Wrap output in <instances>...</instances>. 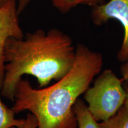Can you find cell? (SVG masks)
I'll use <instances>...</instances> for the list:
<instances>
[{
    "instance_id": "3",
    "label": "cell",
    "mask_w": 128,
    "mask_h": 128,
    "mask_svg": "<svg viewBox=\"0 0 128 128\" xmlns=\"http://www.w3.org/2000/svg\"><path fill=\"white\" fill-rule=\"evenodd\" d=\"M119 78L111 70H106L84 92V99L96 120L103 122L116 114L127 98V92Z\"/></svg>"
},
{
    "instance_id": "11",
    "label": "cell",
    "mask_w": 128,
    "mask_h": 128,
    "mask_svg": "<svg viewBox=\"0 0 128 128\" xmlns=\"http://www.w3.org/2000/svg\"><path fill=\"white\" fill-rule=\"evenodd\" d=\"M124 62L121 68V74L124 82L128 84V59Z\"/></svg>"
},
{
    "instance_id": "10",
    "label": "cell",
    "mask_w": 128,
    "mask_h": 128,
    "mask_svg": "<svg viewBox=\"0 0 128 128\" xmlns=\"http://www.w3.org/2000/svg\"><path fill=\"white\" fill-rule=\"evenodd\" d=\"M38 128V122L36 118L32 113H28L26 118V124L23 128Z\"/></svg>"
},
{
    "instance_id": "1",
    "label": "cell",
    "mask_w": 128,
    "mask_h": 128,
    "mask_svg": "<svg viewBox=\"0 0 128 128\" xmlns=\"http://www.w3.org/2000/svg\"><path fill=\"white\" fill-rule=\"evenodd\" d=\"M76 52L71 70L52 86L36 89L28 80H20L12 107L16 114L28 111L36 118L37 128H77L74 105L100 72L103 60L101 54L82 44Z\"/></svg>"
},
{
    "instance_id": "12",
    "label": "cell",
    "mask_w": 128,
    "mask_h": 128,
    "mask_svg": "<svg viewBox=\"0 0 128 128\" xmlns=\"http://www.w3.org/2000/svg\"><path fill=\"white\" fill-rule=\"evenodd\" d=\"M32 0H17V12L20 14L24 10L26 7L28 6Z\"/></svg>"
},
{
    "instance_id": "8",
    "label": "cell",
    "mask_w": 128,
    "mask_h": 128,
    "mask_svg": "<svg viewBox=\"0 0 128 128\" xmlns=\"http://www.w3.org/2000/svg\"><path fill=\"white\" fill-rule=\"evenodd\" d=\"M99 128H128V101H125L116 114L99 123Z\"/></svg>"
},
{
    "instance_id": "6",
    "label": "cell",
    "mask_w": 128,
    "mask_h": 128,
    "mask_svg": "<svg viewBox=\"0 0 128 128\" xmlns=\"http://www.w3.org/2000/svg\"><path fill=\"white\" fill-rule=\"evenodd\" d=\"M73 110L77 120L78 128H99L98 122L93 118L87 105L82 100L77 99L74 105Z\"/></svg>"
},
{
    "instance_id": "4",
    "label": "cell",
    "mask_w": 128,
    "mask_h": 128,
    "mask_svg": "<svg viewBox=\"0 0 128 128\" xmlns=\"http://www.w3.org/2000/svg\"><path fill=\"white\" fill-rule=\"evenodd\" d=\"M92 18L96 25L101 26L111 19L120 23L124 30V37L118 59L125 62L128 59V0H110L105 4L92 7Z\"/></svg>"
},
{
    "instance_id": "14",
    "label": "cell",
    "mask_w": 128,
    "mask_h": 128,
    "mask_svg": "<svg viewBox=\"0 0 128 128\" xmlns=\"http://www.w3.org/2000/svg\"><path fill=\"white\" fill-rule=\"evenodd\" d=\"M124 88H125L126 92H127V98H126V100L128 101V86H126L125 87H124Z\"/></svg>"
},
{
    "instance_id": "9",
    "label": "cell",
    "mask_w": 128,
    "mask_h": 128,
    "mask_svg": "<svg viewBox=\"0 0 128 128\" xmlns=\"http://www.w3.org/2000/svg\"><path fill=\"white\" fill-rule=\"evenodd\" d=\"M53 6L60 12H65L80 5L94 6L100 4L102 0H51Z\"/></svg>"
},
{
    "instance_id": "5",
    "label": "cell",
    "mask_w": 128,
    "mask_h": 128,
    "mask_svg": "<svg viewBox=\"0 0 128 128\" xmlns=\"http://www.w3.org/2000/svg\"><path fill=\"white\" fill-rule=\"evenodd\" d=\"M17 1H12L0 6V90L2 88L4 76L3 51L9 38H23L24 35L18 21Z\"/></svg>"
},
{
    "instance_id": "2",
    "label": "cell",
    "mask_w": 128,
    "mask_h": 128,
    "mask_svg": "<svg viewBox=\"0 0 128 128\" xmlns=\"http://www.w3.org/2000/svg\"><path fill=\"white\" fill-rule=\"evenodd\" d=\"M76 56L71 38L57 28L47 32L36 30L22 39L9 38L3 51L1 96L14 102L16 87L24 75L36 78L40 88L46 87L70 71Z\"/></svg>"
},
{
    "instance_id": "7",
    "label": "cell",
    "mask_w": 128,
    "mask_h": 128,
    "mask_svg": "<svg viewBox=\"0 0 128 128\" xmlns=\"http://www.w3.org/2000/svg\"><path fill=\"white\" fill-rule=\"evenodd\" d=\"M16 113L2 103L0 98V128H23L26 119H17Z\"/></svg>"
},
{
    "instance_id": "13",
    "label": "cell",
    "mask_w": 128,
    "mask_h": 128,
    "mask_svg": "<svg viewBox=\"0 0 128 128\" xmlns=\"http://www.w3.org/2000/svg\"><path fill=\"white\" fill-rule=\"evenodd\" d=\"M12 1H17V0H0V6H4L6 4H7L8 2Z\"/></svg>"
}]
</instances>
